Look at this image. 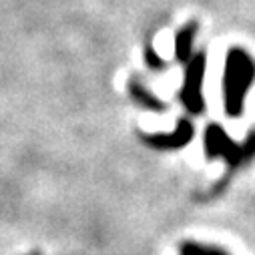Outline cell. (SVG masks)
Instances as JSON below:
<instances>
[{
	"mask_svg": "<svg viewBox=\"0 0 255 255\" xmlns=\"http://www.w3.org/2000/svg\"><path fill=\"white\" fill-rule=\"evenodd\" d=\"M253 77H255L253 60L241 50H231L229 56H227L225 79H223L225 109H227V113L231 117H237L241 113L245 91L253 83Z\"/></svg>",
	"mask_w": 255,
	"mask_h": 255,
	"instance_id": "1",
	"label": "cell"
},
{
	"mask_svg": "<svg viewBox=\"0 0 255 255\" xmlns=\"http://www.w3.org/2000/svg\"><path fill=\"white\" fill-rule=\"evenodd\" d=\"M205 151H207V155H223V157H227L229 163L241 165L243 161H247V157H253L255 143L235 145L233 141H229L225 137V133L219 129L217 125H213L205 133Z\"/></svg>",
	"mask_w": 255,
	"mask_h": 255,
	"instance_id": "2",
	"label": "cell"
},
{
	"mask_svg": "<svg viewBox=\"0 0 255 255\" xmlns=\"http://www.w3.org/2000/svg\"><path fill=\"white\" fill-rule=\"evenodd\" d=\"M203 71H205V56L197 54L195 58H191L185 83L181 89V101L187 107L189 113H201L203 109V97H201V85H203Z\"/></svg>",
	"mask_w": 255,
	"mask_h": 255,
	"instance_id": "3",
	"label": "cell"
},
{
	"mask_svg": "<svg viewBox=\"0 0 255 255\" xmlns=\"http://www.w3.org/2000/svg\"><path fill=\"white\" fill-rule=\"evenodd\" d=\"M191 137H193V127H191V123L179 121L177 129L171 135H147V137H143V141L155 149H179V147H185L191 141Z\"/></svg>",
	"mask_w": 255,
	"mask_h": 255,
	"instance_id": "4",
	"label": "cell"
},
{
	"mask_svg": "<svg viewBox=\"0 0 255 255\" xmlns=\"http://www.w3.org/2000/svg\"><path fill=\"white\" fill-rule=\"evenodd\" d=\"M129 93H131V97H133L141 107H147V109H151V111H161V109H165V103H161L157 97H153V93H149L139 81H131V83H129Z\"/></svg>",
	"mask_w": 255,
	"mask_h": 255,
	"instance_id": "5",
	"label": "cell"
},
{
	"mask_svg": "<svg viewBox=\"0 0 255 255\" xmlns=\"http://www.w3.org/2000/svg\"><path fill=\"white\" fill-rule=\"evenodd\" d=\"M195 32H197V28L193 24H189V26H185V28H181L177 32V38H175V54H177L179 60H187L191 56V46H193Z\"/></svg>",
	"mask_w": 255,
	"mask_h": 255,
	"instance_id": "6",
	"label": "cell"
},
{
	"mask_svg": "<svg viewBox=\"0 0 255 255\" xmlns=\"http://www.w3.org/2000/svg\"><path fill=\"white\" fill-rule=\"evenodd\" d=\"M181 255H227L225 251L209 245H199V243H185L181 247Z\"/></svg>",
	"mask_w": 255,
	"mask_h": 255,
	"instance_id": "7",
	"label": "cell"
}]
</instances>
